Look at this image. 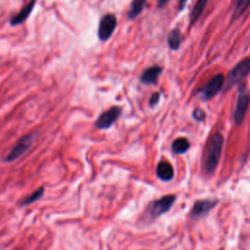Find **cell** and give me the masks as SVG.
I'll return each instance as SVG.
<instances>
[{
    "mask_svg": "<svg viewBox=\"0 0 250 250\" xmlns=\"http://www.w3.org/2000/svg\"><path fill=\"white\" fill-rule=\"evenodd\" d=\"M220 250H224V249H220Z\"/></svg>",
    "mask_w": 250,
    "mask_h": 250,
    "instance_id": "obj_23",
    "label": "cell"
},
{
    "mask_svg": "<svg viewBox=\"0 0 250 250\" xmlns=\"http://www.w3.org/2000/svg\"><path fill=\"white\" fill-rule=\"evenodd\" d=\"M224 83H225V77L222 73H219L213 76L203 88L199 89L198 93H200L201 99L203 101H208L213 97H215L223 88Z\"/></svg>",
    "mask_w": 250,
    "mask_h": 250,
    "instance_id": "obj_5",
    "label": "cell"
},
{
    "mask_svg": "<svg viewBox=\"0 0 250 250\" xmlns=\"http://www.w3.org/2000/svg\"><path fill=\"white\" fill-rule=\"evenodd\" d=\"M159 100H160V94H159L158 92L153 93V94L151 95V97L149 98V102H148L149 106H150V107H153L154 105H156V104H158Z\"/></svg>",
    "mask_w": 250,
    "mask_h": 250,
    "instance_id": "obj_20",
    "label": "cell"
},
{
    "mask_svg": "<svg viewBox=\"0 0 250 250\" xmlns=\"http://www.w3.org/2000/svg\"><path fill=\"white\" fill-rule=\"evenodd\" d=\"M223 144H224V138L220 133H215L208 145L207 148V153L205 156V161H204V169L208 174L213 173L219 163L220 157H221V152L223 148Z\"/></svg>",
    "mask_w": 250,
    "mask_h": 250,
    "instance_id": "obj_1",
    "label": "cell"
},
{
    "mask_svg": "<svg viewBox=\"0 0 250 250\" xmlns=\"http://www.w3.org/2000/svg\"><path fill=\"white\" fill-rule=\"evenodd\" d=\"M43 193H44V188L41 187V188H37L36 190H34V191H33L32 193H30L29 195H27V196L21 201V206H23V205H28V204H31V203H33V202L39 200V199L42 197Z\"/></svg>",
    "mask_w": 250,
    "mask_h": 250,
    "instance_id": "obj_18",
    "label": "cell"
},
{
    "mask_svg": "<svg viewBox=\"0 0 250 250\" xmlns=\"http://www.w3.org/2000/svg\"><path fill=\"white\" fill-rule=\"evenodd\" d=\"M176 200V196L174 194H168L162 196L157 200L151 201L147 206V214L148 217L151 219H156L163 215L164 213L168 212L172 205Z\"/></svg>",
    "mask_w": 250,
    "mask_h": 250,
    "instance_id": "obj_3",
    "label": "cell"
},
{
    "mask_svg": "<svg viewBox=\"0 0 250 250\" xmlns=\"http://www.w3.org/2000/svg\"><path fill=\"white\" fill-rule=\"evenodd\" d=\"M121 113H122V108L120 106H117V105L111 106L107 110L104 111L98 117V119L95 122V126L102 130L108 129L115 123V121L119 118Z\"/></svg>",
    "mask_w": 250,
    "mask_h": 250,
    "instance_id": "obj_7",
    "label": "cell"
},
{
    "mask_svg": "<svg viewBox=\"0 0 250 250\" xmlns=\"http://www.w3.org/2000/svg\"><path fill=\"white\" fill-rule=\"evenodd\" d=\"M35 140V134L34 133H29L24 136H22L16 144L15 146L11 148L9 153L7 154L5 161L7 162H12L21 157L22 154H24L32 146L33 142Z\"/></svg>",
    "mask_w": 250,
    "mask_h": 250,
    "instance_id": "obj_4",
    "label": "cell"
},
{
    "mask_svg": "<svg viewBox=\"0 0 250 250\" xmlns=\"http://www.w3.org/2000/svg\"><path fill=\"white\" fill-rule=\"evenodd\" d=\"M209 0H197L196 3L194 4L191 12H190V16H189V21H190V24H193L195 23L199 18L201 17L207 3H208Z\"/></svg>",
    "mask_w": 250,
    "mask_h": 250,
    "instance_id": "obj_13",
    "label": "cell"
},
{
    "mask_svg": "<svg viewBox=\"0 0 250 250\" xmlns=\"http://www.w3.org/2000/svg\"><path fill=\"white\" fill-rule=\"evenodd\" d=\"M163 68L160 65H152L147 67L142 73L140 80L145 85H155L157 83L158 77L161 74Z\"/></svg>",
    "mask_w": 250,
    "mask_h": 250,
    "instance_id": "obj_10",
    "label": "cell"
},
{
    "mask_svg": "<svg viewBox=\"0 0 250 250\" xmlns=\"http://www.w3.org/2000/svg\"><path fill=\"white\" fill-rule=\"evenodd\" d=\"M169 1H170V0H158V1H157V6H158V8L164 7Z\"/></svg>",
    "mask_w": 250,
    "mask_h": 250,
    "instance_id": "obj_22",
    "label": "cell"
},
{
    "mask_svg": "<svg viewBox=\"0 0 250 250\" xmlns=\"http://www.w3.org/2000/svg\"><path fill=\"white\" fill-rule=\"evenodd\" d=\"M156 176L164 182H169L174 177V169L168 161H160L156 167Z\"/></svg>",
    "mask_w": 250,
    "mask_h": 250,
    "instance_id": "obj_12",
    "label": "cell"
},
{
    "mask_svg": "<svg viewBox=\"0 0 250 250\" xmlns=\"http://www.w3.org/2000/svg\"><path fill=\"white\" fill-rule=\"evenodd\" d=\"M250 0H236L235 6L232 13V20H237L240 18L248 9Z\"/></svg>",
    "mask_w": 250,
    "mask_h": 250,
    "instance_id": "obj_17",
    "label": "cell"
},
{
    "mask_svg": "<svg viewBox=\"0 0 250 250\" xmlns=\"http://www.w3.org/2000/svg\"><path fill=\"white\" fill-rule=\"evenodd\" d=\"M169 48L171 50H178L182 44V33L179 29L175 28L172 29L168 35V39H167Z\"/></svg>",
    "mask_w": 250,
    "mask_h": 250,
    "instance_id": "obj_14",
    "label": "cell"
},
{
    "mask_svg": "<svg viewBox=\"0 0 250 250\" xmlns=\"http://www.w3.org/2000/svg\"><path fill=\"white\" fill-rule=\"evenodd\" d=\"M36 0H30L18 14H16L10 21L11 25H18L22 23L31 14L34 6H35Z\"/></svg>",
    "mask_w": 250,
    "mask_h": 250,
    "instance_id": "obj_11",
    "label": "cell"
},
{
    "mask_svg": "<svg viewBox=\"0 0 250 250\" xmlns=\"http://www.w3.org/2000/svg\"><path fill=\"white\" fill-rule=\"evenodd\" d=\"M117 25L116 17L113 14L104 15L99 23L98 37L101 41H106L110 38Z\"/></svg>",
    "mask_w": 250,
    "mask_h": 250,
    "instance_id": "obj_8",
    "label": "cell"
},
{
    "mask_svg": "<svg viewBox=\"0 0 250 250\" xmlns=\"http://www.w3.org/2000/svg\"><path fill=\"white\" fill-rule=\"evenodd\" d=\"M188 0H179V11H183L187 5Z\"/></svg>",
    "mask_w": 250,
    "mask_h": 250,
    "instance_id": "obj_21",
    "label": "cell"
},
{
    "mask_svg": "<svg viewBox=\"0 0 250 250\" xmlns=\"http://www.w3.org/2000/svg\"><path fill=\"white\" fill-rule=\"evenodd\" d=\"M146 3V0H133L130 6V10L128 12V19L134 20L136 19L144 10V7Z\"/></svg>",
    "mask_w": 250,
    "mask_h": 250,
    "instance_id": "obj_15",
    "label": "cell"
},
{
    "mask_svg": "<svg viewBox=\"0 0 250 250\" xmlns=\"http://www.w3.org/2000/svg\"><path fill=\"white\" fill-rule=\"evenodd\" d=\"M189 148V143L186 138H178L172 143V150L174 153H185Z\"/></svg>",
    "mask_w": 250,
    "mask_h": 250,
    "instance_id": "obj_16",
    "label": "cell"
},
{
    "mask_svg": "<svg viewBox=\"0 0 250 250\" xmlns=\"http://www.w3.org/2000/svg\"><path fill=\"white\" fill-rule=\"evenodd\" d=\"M192 117L196 121H204L205 119V112L200 108H195L192 111Z\"/></svg>",
    "mask_w": 250,
    "mask_h": 250,
    "instance_id": "obj_19",
    "label": "cell"
},
{
    "mask_svg": "<svg viewBox=\"0 0 250 250\" xmlns=\"http://www.w3.org/2000/svg\"><path fill=\"white\" fill-rule=\"evenodd\" d=\"M218 203L217 199H201L194 202L191 209V216L194 218H200L206 216Z\"/></svg>",
    "mask_w": 250,
    "mask_h": 250,
    "instance_id": "obj_9",
    "label": "cell"
},
{
    "mask_svg": "<svg viewBox=\"0 0 250 250\" xmlns=\"http://www.w3.org/2000/svg\"><path fill=\"white\" fill-rule=\"evenodd\" d=\"M250 71V60L249 58H245L240 61L229 73L227 79L226 90H229L236 84H240L242 80L249 74Z\"/></svg>",
    "mask_w": 250,
    "mask_h": 250,
    "instance_id": "obj_2",
    "label": "cell"
},
{
    "mask_svg": "<svg viewBox=\"0 0 250 250\" xmlns=\"http://www.w3.org/2000/svg\"><path fill=\"white\" fill-rule=\"evenodd\" d=\"M248 104H249V97L246 91V87L245 85H240L239 91H238V98L235 105V110L233 113V119L236 125L242 124L245 117V113L248 108Z\"/></svg>",
    "mask_w": 250,
    "mask_h": 250,
    "instance_id": "obj_6",
    "label": "cell"
}]
</instances>
